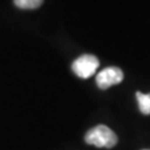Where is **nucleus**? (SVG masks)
I'll return each instance as SVG.
<instances>
[{
  "mask_svg": "<svg viewBox=\"0 0 150 150\" xmlns=\"http://www.w3.org/2000/svg\"><path fill=\"white\" fill-rule=\"evenodd\" d=\"M13 2L20 9H37L42 5L43 0H13Z\"/></svg>",
  "mask_w": 150,
  "mask_h": 150,
  "instance_id": "obj_5",
  "label": "nucleus"
},
{
  "mask_svg": "<svg viewBox=\"0 0 150 150\" xmlns=\"http://www.w3.org/2000/svg\"><path fill=\"white\" fill-rule=\"evenodd\" d=\"M99 67V60L93 54H82L72 62L71 69L79 78L87 79L96 74Z\"/></svg>",
  "mask_w": 150,
  "mask_h": 150,
  "instance_id": "obj_2",
  "label": "nucleus"
},
{
  "mask_svg": "<svg viewBox=\"0 0 150 150\" xmlns=\"http://www.w3.org/2000/svg\"><path fill=\"white\" fill-rule=\"evenodd\" d=\"M136 97L140 111L144 115H150V93H142L138 91Z\"/></svg>",
  "mask_w": 150,
  "mask_h": 150,
  "instance_id": "obj_4",
  "label": "nucleus"
},
{
  "mask_svg": "<svg viewBox=\"0 0 150 150\" xmlns=\"http://www.w3.org/2000/svg\"><path fill=\"white\" fill-rule=\"evenodd\" d=\"M123 80L122 70L118 67H108L101 70L96 77L97 86L100 89H108L111 86L118 85Z\"/></svg>",
  "mask_w": 150,
  "mask_h": 150,
  "instance_id": "obj_3",
  "label": "nucleus"
},
{
  "mask_svg": "<svg viewBox=\"0 0 150 150\" xmlns=\"http://www.w3.org/2000/svg\"><path fill=\"white\" fill-rule=\"evenodd\" d=\"M85 140L88 145L96 146L98 148H112L117 145V134L105 125H98L87 131Z\"/></svg>",
  "mask_w": 150,
  "mask_h": 150,
  "instance_id": "obj_1",
  "label": "nucleus"
}]
</instances>
